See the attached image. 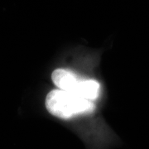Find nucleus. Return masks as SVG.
I'll use <instances>...</instances> for the list:
<instances>
[{"mask_svg": "<svg viewBox=\"0 0 149 149\" xmlns=\"http://www.w3.org/2000/svg\"><path fill=\"white\" fill-rule=\"evenodd\" d=\"M52 80L61 91L91 101L97 99L100 95V85L99 82L94 80H80L75 74L66 70H55L52 74Z\"/></svg>", "mask_w": 149, "mask_h": 149, "instance_id": "nucleus-2", "label": "nucleus"}, {"mask_svg": "<svg viewBox=\"0 0 149 149\" xmlns=\"http://www.w3.org/2000/svg\"><path fill=\"white\" fill-rule=\"evenodd\" d=\"M46 107L50 113L64 119L91 113L95 109L91 100L61 90H54L48 93L46 98Z\"/></svg>", "mask_w": 149, "mask_h": 149, "instance_id": "nucleus-1", "label": "nucleus"}]
</instances>
